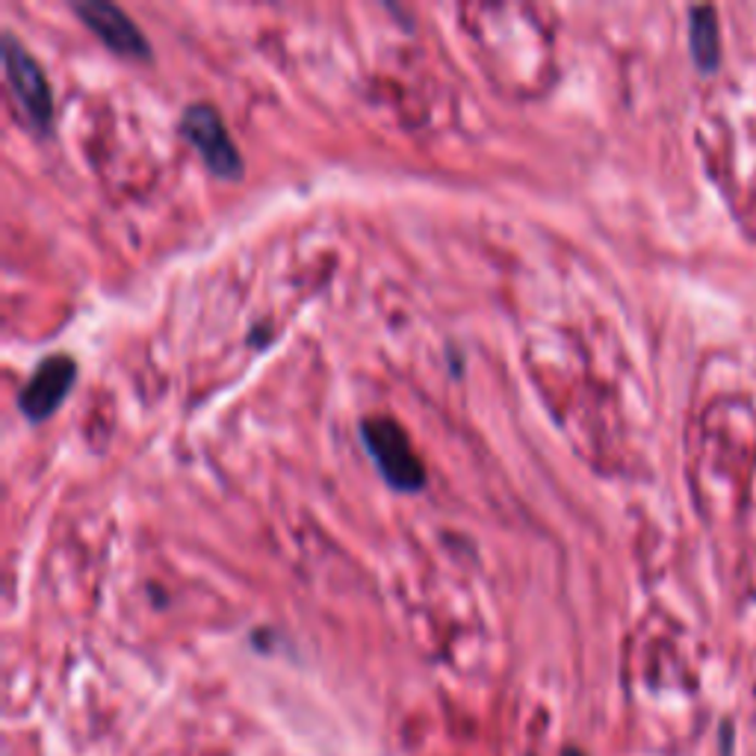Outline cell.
<instances>
[{
  "label": "cell",
  "mask_w": 756,
  "mask_h": 756,
  "mask_svg": "<svg viewBox=\"0 0 756 756\" xmlns=\"http://www.w3.org/2000/svg\"><path fill=\"white\" fill-rule=\"evenodd\" d=\"M180 134L201 154L204 166L222 180H237L242 175V158L228 137V127L211 104H189L180 116Z\"/></svg>",
  "instance_id": "obj_3"
},
{
  "label": "cell",
  "mask_w": 756,
  "mask_h": 756,
  "mask_svg": "<svg viewBox=\"0 0 756 756\" xmlns=\"http://www.w3.org/2000/svg\"><path fill=\"white\" fill-rule=\"evenodd\" d=\"M74 12L118 56H127V60H148L151 56L146 33L139 30L125 10H118L106 0H77Z\"/></svg>",
  "instance_id": "obj_4"
},
{
  "label": "cell",
  "mask_w": 756,
  "mask_h": 756,
  "mask_svg": "<svg viewBox=\"0 0 756 756\" xmlns=\"http://www.w3.org/2000/svg\"><path fill=\"white\" fill-rule=\"evenodd\" d=\"M0 56H3V72H7V84H10L15 101L22 104V110L27 113V122H30L36 130H51L53 122V94L51 84L45 77L42 65L33 60V53L24 48L12 33H3V48H0Z\"/></svg>",
  "instance_id": "obj_2"
},
{
  "label": "cell",
  "mask_w": 756,
  "mask_h": 756,
  "mask_svg": "<svg viewBox=\"0 0 756 756\" xmlns=\"http://www.w3.org/2000/svg\"><path fill=\"white\" fill-rule=\"evenodd\" d=\"M77 378V364L68 355H51L45 357L39 367L33 369V376L27 378V385L18 393V408L30 423H42L51 417L53 411L60 408L68 396V390L74 388Z\"/></svg>",
  "instance_id": "obj_5"
},
{
  "label": "cell",
  "mask_w": 756,
  "mask_h": 756,
  "mask_svg": "<svg viewBox=\"0 0 756 756\" xmlns=\"http://www.w3.org/2000/svg\"><path fill=\"white\" fill-rule=\"evenodd\" d=\"M361 441L390 488L414 494L426 484V467L411 446L408 431L402 429L400 423L390 417H367L361 423Z\"/></svg>",
  "instance_id": "obj_1"
},
{
  "label": "cell",
  "mask_w": 756,
  "mask_h": 756,
  "mask_svg": "<svg viewBox=\"0 0 756 756\" xmlns=\"http://www.w3.org/2000/svg\"><path fill=\"white\" fill-rule=\"evenodd\" d=\"M562 756H585V754H582L579 747H567V751H565V754H562Z\"/></svg>",
  "instance_id": "obj_7"
},
{
  "label": "cell",
  "mask_w": 756,
  "mask_h": 756,
  "mask_svg": "<svg viewBox=\"0 0 756 756\" xmlns=\"http://www.w3.org/2000/svg\"><path fill=\"white\" fill-rule=\"evenodd\" d=\"M689 48L694 65L704 74H713L721 63V33L713 7H694L689 12Z\"/></svg>",
  "instance_id": "obj_6"
}]
</instances>
